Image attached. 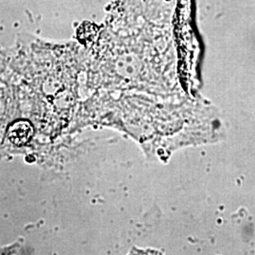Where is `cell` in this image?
I'll use <instances>...</instances> for the list:
<instances>
[{"instance_id":"obj_1","label":"cell","mask_w":255,"mask_h":255,"mask_svg":"<svg viewBox=\"0 0 255 255\" xmlns=\"http://www.w3.org/2000/svg\"><path fill=\"white\" fill-rule=\"evenodd\" d=\"M33 134V128L27 121H17L9 128V141L15 146L27 144Z\"/></svg>"}]
</instances>
